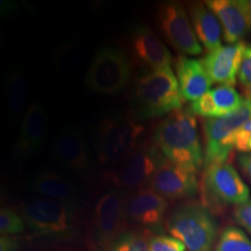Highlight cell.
Listing matches in <instances>:
<instances>
[{"instance_id":"cell-28","label":"cell","mask_w":251,"mask_h":251,"mask_svg":"<svg viewBox=\"0 0 251 251\" xmlns=\"http://www.w3.org/2000/svg\"><path fill=\"white\" fill-rule=\"evenodd\" d=\"M238 80L245 92L246 98L251 99V44L245 48L242 63L238 73Z\"/></svg>"},{"instance_id":"cell-17","label":"cell","mask_w":251,"mask_h":251,"mask_svg":"<svg viewBox=\"0 0 251 251\" xmlns=\"http://www.w3.org/2000/svg\"><path fill=\"white\" fill-rule=\"evenodd\" d=\"M130 46L135 56L151 70L171 67L172 57L168 48L148 26L135 27Z\"/></svg>"},{"instance_id":"cell-23","label":"cell","mask_w":251,"mask_h":251,"mask_svg":"<svg viewBox=\"0 0 251 251\" xmlns=\"http://www.w3.org/2000/svg\"><path fill=\"white\" fill-rule=\"evenodd\" d=\"M29 88L25 77L18 71L9 73L7 78L9 107L13 114H20L26 104Z\"/></svg>"},{"instance_id":"cell-9","label":"cell","mask_w":251,"mask_h":251,"mask_svg":"<svg viewBox=\"0 0 251 251\" xmlns=\"http://www.w3.org/2000/svg\"><path fill=\"white\" fill-rule=\"evenodd\" d=\"M203 187L206 196L221 204L242 205L250 200V188L231 164L205 167Z\"/></svg>"},{"instance_id":"cell-30","label":"cell","mask_w":251,"mask_h":251,"mask_svg":"<svg viewBox=\"0 0 251 251\" xmlns=\"http://www.w3.org/2000/svg\"><path fill=\"white\" fill-rule=\"evenodd\" d=\"M233 217L238 225L251 233V199L242 205L236 206Z\"/></svg>"},{"instance_id":"cell-19","label":"cell","mask_w":251,"mask_h":251,"mask_svg":"<svg viewBox=\"0 0 251 251\" xmlns=\"http://www.w3.org/2000/svg\"><path fill=\"white\" fill-rule=\"evenodd\" d=\"M54 153L65 167L75 171H85L89 168L90 157L85 140L80 131L67 126L54 139Z\"/></svg>"},{"instance_id":"cell-26","label":"cell","mask_w":251,"mask_h":251,"mask_svg":"<svg viewBox=\"0 0 251 251\" xmlns=\"http://www.w3.org/2000/svg\"><path fill=\"white\" fill-rule=\"evenodd\" d=\"M25 228V220L18 213L8 206L0 210V233L1 235H15L24 232Z\"/></svg>"},{"instance_id":"cell-32","label":"cell","mask_w":251,"mask_h":251,"mask_svg":"<svg viewBox=\"0 0 251 251\" xmlns=\"http://www.w3.org/2000/svg\"><path fill=\"white\" fill-rule=\"evenodd\" d=\"M238 163L244 173L251 180V153H240L238 155Z\"/></svg>"},{"instance_id":"cell-4","label":"cell","mask_w":251,"mask_h":251,"mask_svg":"<svg viewBox=\"0 0 251 251\" xmlns=\"http://www.w3.org/2000/svg\"><path fill=\"white\" fill-rule=\"evenodd\" d=\"M144 131V126L130 117H103L95 134V147L100 162L115 165L125 161L138 148L139 140Z\"/></svg>"},{"instance_id":"cell-2","label":"cell","mask_w":251,"mask_h":251,"mask_svg":"<svg viewBox=\"0 0 251 251\" xmlns=\"http://www.w3.org/2000/svg\"><path fill=\"white\" fill-rule=\"evenodd\" d=\"M182 100L179 82L171 67L151 70L136 81L131 109L136 119L156 118L181 109Z\"/></svg>"},{"instance_id":"cell-24","label":"cell","mask_w":251,"mask_h":251,"mask_svg":"<svg viewBox=\"0 0 251 251\" xmlns=\"http://www.w3.org/2000/svg\"><path fill=\"white\" fill-rule=\"evenodd\" d=\"M215 251H251V239L241 229L230 226L221 234Z\"/></svg>"},{"instance_id":"cell-22","label":"cell","mask_w":251,"mask_h":251,"mask_svg":"<svg viewBox=\"0 0 251 251\" xmlns=\"http://www.w3.org/2000/svg\"><path fill=\"white\" fill-rule=\"evenodd\" d=\"M33 187L37 194L71 205L75 196L72 183L54 171H45L36 177Z\"/></svg>"},{"instance_id":"cell-27","label":"cell","mask_w":251,"mask_h":251,"mask_svg":"<svg viewBox=\"0 0 251 251\" xmlns=\"http://www.w3.org/2000/svg\"><path fill=\"white\" fill-rule=\"evenodd\" d=\"M228 145L240 153H251V119L230 136Z\"/></svg>"},{"instance_id":"cell-14","label":"cell","mask_w":251,"mask_h":251,"mask_svg":"<svg viewBox=\"0 0 251 251\" xmlns=\"http://www.w3.org/2000/svg\"><path fill=\"white\" fill-rule=\"evenodd\" d=\"M168 205V200L152 188L139 189L126 199V215L144 227H158L165 219Z\"/></svg>"},{"instance_id":"cell-21","label":"cell","mask_w":251,"mask_h":251,"mask_svg":"<svg viewBox=\"0 0 251 251\" xmlns=\"http://www.w3.org/2000/svg\"><path fill=\"white\" fill-rule=\"evenodd\" d=\"M190 14L198 40L208 52L223 46V27L219 19L206 7V4L197 3L193 5Z\"/></svg>"},{"instance_id":"cell-1","label":"cell","mask_w":251,"mask_h":251,"mask_svg":"<svg viewBox=\"0 0 251 251\" xmlns=\"http://www.w3.org/2000/svg\"><path fill=\"white\" fill-rule=\"evenodd\" d=\"M154 144L170 161L198 173L204 165V152L198 133V121L190 109L172 112L156 126Z\"/></svg>"},{"instance_id":"cell-12","label":"cell","mask_w":251,"mask_h":251,"mask_svg":"<svg viewBox=\"0 0 251 251\" xmlns=\"http://www.w3.org/2000/svg\"><path fill=\"white\" fill-rule=\"evenodd\" d=\"M165 159L153 144L138 147L124 161L117 174V183L124 188H145Z\"/></svg>"},{"instance_id":"cell-18","label":"cell","mask_w":251,"mask_h":251,"mask_svg":"<svg viewBox=\"0 0 251 251\" xmlns=\"http://www.w3.org/2000/svg\"><path fill=\"white\" fill-rule=\"evenodd\" d=\"M244 102V98L232 86L220 85L193 101L190 111L206 118L222 117L233 114Z\"/></svg>"},{"instance_id":"cell-13","label":"cell","mask_w":251,"mask_h":251,"mask_svg":"<svg viewBox=\"0 0 251 251\" xmlns=\"http://www.w3.org/2000/svg\"><path fill=\"white\" fill-rule=\"evenodd\" d=\"M205 4L219 19L224 39L229 45L240 43L251 31V15L246 0H208Z\"/></svg>"},{"instance_id":"cell-31","label":"cell","mask_w":251,"mask_h":251,"mask_svg":"<svg viewBox=\"0 0 251 251\" xmlns=\"http://www.w3.org/2000/svg\"><path fill=\"white\" fill-rule=\"evenodd\" d=\"M19 240L11 235H1L0 237V251H18Z\"/></svg>"},{"instance_id":"cell-7","label":"cell","mask_w":251,"mask_h":251,"mask_svg":"<svg viewBox=\"0 0 251 251\" xmlns=\"http://www.w3.org/2000/svg\"><path fill=\"white\" fill-rule=\"evenodd\" d=\"M23 216L29 230L37 236H63L74 228L71 205L50 198H36L23 206Z\"/></svg>"},{"instance_id":"cell-20","label":"cell","mask_w":251,"mask_h":251,"mask_svg":"<svg viewBox=\"0 0 251 251\" xmlns=\"http://www.w3.org/2000/svg\"><path fill=\"white\" fill-rule=\"evenodd\" d=\"M176 73L182 99L193 102L210 90L212 81L201 60L179 56L176 62Z\"/></svg>"},{"instance_id":"cell-16","label":"cell","mask_w":251,"mask_h":251,"mask_svg":"<svg viewBox=\"0 0 251 251\" xmlns=\"http://www.w3.org/2000/svg\"><path fill=\"white\" fill-rule=\"evenodd\" d=\"M48 116L41 103L31 104L23 119L13 152L18 158H28L36 153L45 140Z\"/></svg>"},{"instance_id":"cell-29","label":"cell","mask_w":251,"mask_h":251,"mask_svg":"<svg viewBox=\"0 0 251 251\" xmlns=\"http://www.w3.org/2000/svg\"><path fill=\"white\" fill-rule=\"evenodd\" d=\"M183 243L169 235L152 236L149 241V251H185Z\"/></svg>"},{"instance_id":"cell-5","label":"cell","mask_w":251,"mask_h":251,"mask_svg":"<svg viewBox=\"0 0 251 251\" xmlns=\"http://www.w3.org/2000/svg\"><path fill=\"white\" fill-rule=\"evenodd\" d=\"M130 75L131 63L126 55L107 46L94 55L86 75V85L100 94H115L125 88Z\"/></svg>"},{"instance_id":"cell-3","label":"cell","mask_w":251,"mask_h":251,"mask_svg":"<svg viewBox=\"0 0 251 251\" xmlns=\"http://www.w3.org/2000/svg\"><path fill=\"white\" fill-rule=\"evenodd\" d=\"M171 236L191 251H209L215 242L218 225L206 206L188 203L171 212L167 222Z\"/></svg>"},{"instance_id":"cell-33","label":"cell","mask_w":251,"mask_h":251,"mask_svg":"<svg viewBox=\"0 0 251 251\" xmlns=\"http://www.w3.org/2000/svg\"><path fill=\"white\" fill-rule=\"evenodd\" d=\"M246 4L248 6V9H249V11H250V15H251V0H246Z\"/></svg>"},{"instance_id":"cell-6","label":"cell","mask_w":251,"mask_h":251,"mask_svg":"<svg viewBox=\"0 0 251 251\" xmlns=\"http://www.w3.org/2000/svg\"><path fill=\"white\" fill-rule=\"evenodd\" d=\"M125 200L120 192L112 190L96 203L93 214L90 251H112L117 239L125 233Z\"/></svg>"},{"instance_id":"cell-15","label":"cell","mask_w":251,"mask_h":251,"mask_svg":"<svg viewBox=\"0 0 251 251\" xmlns=\"http://www.w3.org/2000/svg\"><path fill=\"white\" fill-rule=\"evenodd\" d=\"M246 45L240 42L221 46L207 52L201 60L212 83L232 86L236 84Z\"/></svg>"},{"instance_id":"cell-25","label":"cell","mask_w":251,"mask_h":251,"mask_svg":"<svg viewBox=\"0 0 251 251\" xmlns=\"http://www.w3.org/2000/svg\"><path fill=\"white\" fill-rule=\"evenodd\" d=\"M151 237L147 232H125L117 239L112 251H149Z\"/></svg>"},{"instance_id":"cell-8","label":"cell","mask_w":251,"mask_h":251,"mask_svg":"<svg viewBox=\"0 0 251 251\" xmlns=\"http://www.w3.org/2000/svg\"><path fill=\"white\" fill-rule=\"evenodd\" d=\"M251 119V99L244 102L233 114L225 117L208 118L204 122L205 154L204 166L227 163L233 151L228 145V139L243 124Z\"/></svg>"},{"instance_id":"cell-11","label":"cell","mask_w":251,"mask_h":251,"mask_svg":"<svg viewBox=\"0 0 251 251\" xmlns=\"http://www.w3.org/2000/svg\"><path fill=\"white\" fill-rule=\"evenodd\" d=\"M149 187L167 200L193 198L198 191L197 173L166 158L152 176Z\"/></svg>"},{"instance_id":"cell-10","label":"cell","mask_w":251,"mask_h":251,"mask_svg":"<svg viewBox=\"0 0 251 251\" xmlns=\"http://www.w3.org/2000/svg\"><path fill=\"white\" fill-rule=\"evenodd\" d=\"M158 22L162 33L179 52L190 56H198L203 52V48L181 4L178 2L161 4Z\"/></svg>"}]
</instances>
